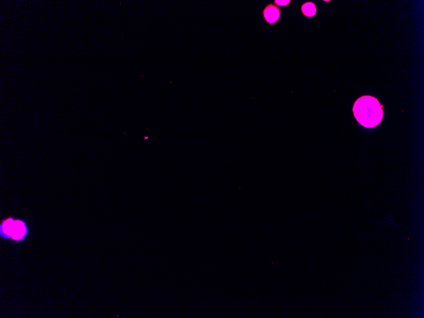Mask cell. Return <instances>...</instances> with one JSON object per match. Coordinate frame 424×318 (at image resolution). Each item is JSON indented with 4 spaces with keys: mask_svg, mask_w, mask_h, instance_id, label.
I'll use <instances>...</instances> for the list:
<instances>
[{
    "mask_svg": "<svg viewBox=\"0 0 424 318\" xmlns=\"http://www.w3.org/2000/svg\"><path fill=\"white\" fill-rule=\"evenodd\" d=\"M301 11L303 15L307 17H314L317 12L316 5L313 2H306L302 5Z\"/></svg>",
    "mask_w": 424,
    "mask_h": 318,
    "instance_id": "277c9868",
    "label": "cell"
},
{
    "mask_svg": "<svg viewBox=\"0 0 424 318\" xmlns=\"http://www.w3.org/2000/svg\"><path fill=\"white\" fill-rule=\"evenodd\" d=\"M262 15L264 20L268 24L273 25L280 19L281 10L278 6L272 3L269 4L264 8L262 11Z\"/></svg>",
    "mask_w": 424,
    "mask_h": 318,
    "instance_id": "3957f363",
    "label": "cell"
},
{
    "mask_svg": "<svg viewBox=\"0 0 424 318\" xmlns=\"http://www.w3.org/2000/svg\"><path fill=\"white\" fill-rule=\"evenodd\" d=\"M1 232H4V235H7L8 238H12L15 240H20L24 238V236L27 233L25 223L20 221H14L9 219L3 221L1 224Z\"/></svg>",
    "mask_w": 424,
    "mask_h": 318,
    "instance_id": "7a4b0ae2",
    "label": "cell"
},
{
    "mask_svg": "<svg viewBox=\"0 0 424 318\" xmlns=\"http://www.w3.org/2000/svg\"><path fill=\"white\" fill-rule=\"evenodd\" d=\"M353 112L358 122L368 128L378 126L384 115L380 102L370 95L362 96L356 100L353 106Z\"/></svg>",
    "mask_w": 424,
    "mask_h": 318,
    "instance_id": "6da1fadb",
    "label": "cell"
},
{
    "mask_svg": "<svg viewBox=\"0 0 424 318\" xmlns=\"http://www.w3.org/2000/svg\"><path fill=\"white\" fill-rule=\"evenodd\" d=\"M290 0H275L274 3L280 7H286L290 4Z\"/></svg>",
    "mask_w": 424,
    "mask_h": 318,
    "instance_id": "5b68a950",
    "label": "cell"
}]
</instances>
